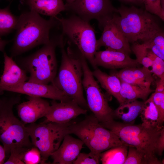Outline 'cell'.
<instances>
[{
    "label": "cell",
    "instance_id": "41",
    "mask_svg": "<svg viewBox=\"0 0 164 164\" xmlns=\"http://www.w3.org/2000/svg\"><path fill=\"white\" fill-rule=\"evenodd\" d=\"M126 2L131 3L137 5H141L143 4L142 0H121Z\"/></svg>",
    "mask_w": 164,
    "mask_h": 164
},
{
    "label": "cell",
    "instance_id": "19",
    "mask_svg": "<svg viewBox=\"0 0 164 164\" xmlns=\"http://www.w3.org/2000/svg\"><path fill=\"white\" fill-rule=\"evenodd\" d=\"M4 67L0 79V92L8 87L26 81L29 77L26 72L13 60L12 57L3 53Z\"/></svg>",
    "mask_w": 164,
    "mask_h": 164
},
{
    "label": "cell",
    "instance_id": "15",
    "mask_svg": "<svg viewBox=\"0 0 164 164\" xmlns=\"http://www.w3.org/2000/svg\"><path fill=\"white\" fill-rule=\"evenodd\" d=\"M94 62L97 68L101 66L111 69L138 67L140 64L136 59H132L129 55L108 49L97 51L95 54Z\"/></svg>",
    "mask_w": 164,
    "mask_h": 164
},
{
    "label": "cell",
    "instance_id": "4",
    "mask_svg": "<svg viewBox=\"0 0 164 164\" xmlns=\"http://www.w3.org/2000/svg\"><path fill=\"white\" fill-rule=\"evenodd\" d=\"M20 99L18 96L0 99V142L7 157L12 150L28 149L33 146L26 125L13 111Z\"/></svg>",
    "mask_w": 164,
    "mask_h": 164
},
{
    "label": "cell",
    "instance_id": "31",
    "mask_svg": "<svg viewBox=\"0 0 164 164\" xmlns=\"http://www.w3.org/2000/svg\"><path fill=\"white\" fill-rule=\"evenodd\" d=\"M100 153L92 151L89 153H80L73 164H97L100 160Z\"/></svg>",
    "mask_w": 164,
    "mask_h": 164
},
{
    "label": "cell",
    "instance_id": "39",
    "mask_svg": "<svg viewBox=\"0 0 164 164\" xmlns=\"http://www.w3.org/2000/svg\"><path fill=\"white\" fill-rule=\"evenodd\" d=\"M6 155L3 146L0 144V164H4L5 161Z\"/></svg>",
    "mask_w": 164,
    "mask_h": 164
},
{
    "label": "cell",
    "instance_id": "5",
    "mask_svg": "<svg viewBox=\"0 0 164 164\" xmlns=\"http://www.w3.org/2000/svg\"><path fill=\"white\" fill-rule=\"evenodd\" d=\"M63 39L62 34L51 38L41 48L19 60L20 67L29 74L27 81L43 84L53 82L57 70L56 49Z\"/></svg>",
    "mask_w": 164,
    "mask_h": 164
},
{
    "label": "cell",
    "instance_id": "11",
    "mask_svg": "<svg viewBox=\"0 0 164 164\" xmlns=\"http://www.w3.org/2000/svg\"><path fill=\"white\" fill-rule=\"evenodd\" d=\"M65 6V11L77 15L85 21L90 22L91 20L96 19L102 31L107 23L118 13V9L110 0H77L66 3Z\"/></svg>",
    "mask_w": 164,
    "mask_h": 164
},
{
    "label": "cell",
    "instance_id": "14",
    "mask_svg": "<svg viewBox=\"0 0 164 164\" xmlns=\"http://www.w3.org/2000/svg\"><path fill=\"white\" fill-rule=\"evenodd\" d=\"M87 111L73 100L59 102L53 100L44 121L66 123L80 114H86Z\"/></svg>",
    "mask_w": 164,
    "mask_h": 164
},
{
    "label": "cell",
    "instance_id": "21",
    "mask_svg": "<svg viewBox=\"0 0 164 164\" xmlns=\"http://www.w3.org/2000/svg\"><path fill=\"white\" fill-rule=\"evenodd\" d=\"M94 77L97 79L101 87L107 93L114 97L120 104L122 103L120 95L121 81L116 76L109 75L98 68L92 72Z\"/></svg>",
    "mask_w": 164,
    "mask_h": 164
},
{
    "label": "cell",
    "instance_id": "36",
    "mask_svg": "<svg viewBox=\"0 0 164 164\" xmlns=\"http://www.w3.org/2000/svg\"><path fill=\"white\" fill-rule=\"evenodd\" d=\"M142 43L156 55L164 60V54H163L159 48L154 44L150 39L142 42Z\"/></svg>",
    "mask_w": 164,
    "mask_h": 164
},
{
    "label": "cell",
    "instance_id": "8",
    "mask_svg": "<svg viewBox=\"0 0 164 164\" xmlns=\"http://www.w3.org/2000/svg\"><path fill=\"white\" fill-rule=\"evenodd\" d=\"M62 29V34L68 44L76 48L85 57L94 69L95 54L97 51L95 30L90 22L77 15L70 14L65 17L57 16Z\"/></svg>",
    "mask_w": 164,
    "mask_h": 164
},
{
    "label": "cell",
    "instance_id": "3",
    "mask_svg": "<svg viewBox=\"0 0 164 164\" xmlns=\"http://www.w3.org/2000/svg\"><path fill=\"white\" fill-rule=\"evenodd\" d=\"M100 124L117 135L123 144L128 146L134 147L144 152L150 164L162 163L155 154L159 139L164 129L163 125L154 128H147L141 124L133 125L114 120Z\"/></svg>",
    "mask_w": 164,
    "mask_h": 164
},
{
    "label": "cell",
    "instance_id": "1",
    "mask_svg": "<svg viewBox=\"0 0 164 164\" xmlns=\"http://www.w3.org/2000/svg\"><path fill=\"white\" fill-rule=\"evenodd\" d=\"M60 25L57 16L48 19L30 10L18 17L16 33L11 50V57L17 56L50 41V31Z\"/></svg>",
    "mask_w": 164,
    "mask_h": 164
},
{
    "label": "cell",
    "instance_id": "34",
    "mask_svg": "<svg viewBox=\"0 0 164 164\" xmlns=\"http://www.w3.org/2000/svg\"><path fill=\"white\" fill-rule=\"evenodd\" d=\"M28 149H17L11 151L9 158L4 164H25L23 161L25 152Z\"/></svg>",
    "mask_w": 164,
    "mask_h": 164
},
{
    "label": "cell",
    "instance_id": "28",
    "mask_svg": "<svg viewBox=\"0 0 164 164\" xmlns=\"http://www.w3.org/2000/svg\"><path fill=\"white\" fill-rule=\"evenodd\" d=\"M124 164H150L145 154L134 147L129 146Z\"/></svg>",
    "mask_w": 164,
    "mask_h": 164
},
{
    "label": "cell",
    "instance_id": "35",
    "mask_svg": "<svg viewBox=\"0 0 164 164\" xmlns=\"http://www.w3.org/2000/svg\"><path fill=\"white\" fill-rule=\"evenodd\" d=\"M161 52L164 54V33L162 30L150 39Z\"/></svg>",
    "mask_w": 164,
    "mask_h": 164
},
{
    "label": "cell",
    "instance_id": "2",
    "mask_svg": "<svg viewBox=\"0 0 164 164\" xmlns=\"http://www.w3.org/2000/svg\"><path fill=\"white\" fill-rule=\"evenodd\" d=\"M63 41L60 46L61 60L58 73L51 83L63 91L80 107L89 108L83 94V76L81 53L74 46L68 44L66 49Z\"/></svg>",
    "mask_w": 164,
    "mask_h": 164
},
{
    "label": "cell",
    "instance_id": "9",
    "mask_svg": "<svg viewBox=\"0 0 164 164\" xmlns=\"http://www.w3.org/2000/svg\"><path fill=\"white\" fill-rule=\"evenodd\" d=\"M72 122L61 124L44 121L26 126L33 146L40 152L41 163H45L50 155L58 148L65 136L68 134V128Z\"/></svg>",
    "mask_w": 164,
    "mask_h": 164
},
{
    "label": "cell",
    "instance_id": "7",
    "mask_svg": "<svg viewBox=\"0 0 164 164\" xmlns=\"http://www.w3.org/2000/svg\"><path fill=\"white\" fill-rule=\"evenodd\" d=\"M67 132L76 135L91 151L96 153L100 154L124 144L117 135L103 126L94 114L87 116L81 121L72 122L68 126Z\"/></svg>",
    "mask_w": 164,
    "mask_h": 164
},
{
    "label": "cell",
    "instance_id": "27",
    "mask_svg": "<svg viewBox=\"0 0 164 164\" xmlns=\"http://www.w3.org/2000/svg\"><path fill=\"white\" fill-rule=\"evenodd\" d=\"M131 49L136 57V60L139 64L147 68L152 66V61L147 56L146 47L144 44H141L135 42L133 43Z\"/></svg>",
    "mask_w": 164,
    "mask_h": 164
},
{
    "label": "cell",
    "instance_id": "22",
    "mask_svg": "<svg viewBox=\"0 0 164 164\" xmlns=\"http://www.w3.org/2000/svg\"><path fill=\"white\" fill-rule=\"evenodd\" d=\"M144 102L137 100L126 101L120 104L114 111L115 115L124 123L132 124L140 115L143 108Z\"/></svg>",
    "mask_w": 164,
    "mask_h": 164
},
{
    "label": "cell",
    "instance_id": "24",
    "mask_svg": "<svg viewBox=\"0 0 164 164\" xmlns=\"http://www.w3.org/2000/svg\"><path fill=\"white\" fill-rule=\"evenodd\" d=\"M142 125L147 128L160 126L158 110L152 99V95L144 102L143 109L140 114Z\"/></svg>",
    "mask_w": 164,
    "mask_h": 164
},
{
    "label": "cell",
    "instance_id": "37",
    "mask_svg": "<svg viewBox=\"0 0 164 164\" xmlns=\"http://www.w3.org/2000/svg\"><path fill=\"white\" fill-rule=\"evenodd\" d=\"M164 150V129L162 132L159 139L156 150V153L160 156Z\"/></svg>",
    "mask_w": 164,
    "mask_h": 164
},
{
    "label": "cell",
    "instance_id": "33",
    "mask_svg": "<svg viewBox=\"0 0 164 164\" xmlns=\"http://www.w3.org/2000/svg\"><path fill=\"white\" fill-rule=\"evenodd\" d=\"M23 161L25 164L41 163V156L38 148L33 146L26 150L24 154Z\"/></svg>",
    "mask_w": 164,
    "mask_h": 164
},
{
    "label": "cell",
    "instance_id": "6",
    "mask_svg": "<svg viewBox=\"0 0 164 164\" xmlns=\"http://www.w3.org/2000/svg\"><path fill=\"white\" fill-rule=\"evenodd\" d=\"M120 15H114L121 31L129 42H142L151 39L162 30L155 17L145 10L134 6H121L118 9Z\"/></svg>",
    "mask_w": 164,
    "mask_h": 164
},
{
    "label": "cell",
    "instance_id": "13",
    "mask_svg": "<svg viewBox=\"0 0 164 164\" xmlns=\"http://www.w3.org/2000/svg\"><path fill=\"white\" fill-rule=\"evenodd\" d=\"M102 31L101 36L97 40V50L102 46H105L129 55L132 52L129 43L121 31L114 16L106 24Z\"/></svg>",
    "mask_w": 164,
    "mask_h": 164
},
{
    "label": "cell",
    "instance_id": "12",
    "mask_svg": "<svg viewBox=\"0 0 164 164\" xmlns=\"http://www.w3.org/2000/svg\"><path fill=\"white\" fill-rule=\"evenodd\" d=\"M4 91L25 94L29 96L46 98L60 101L73 100L51 84H43L26 81L7 87Z\"/></svg>",
    "mask_w": 164,
    "mask_h": 164
},
{
    "label": "cell",
    "instance_id": "42",
    "mask_svg": "<svg viewBox=\"0 0 164 164\" xmlns=\"http://www.w3.org/2000/svg\"><path fill=\"white\" fill-rule=\"evenodd\" d=\"M66 4H69L77 0H66Z\"/></svg>",
    "mask_w": 164,
    "mask_h": 164
},
{
    "label": "cell",
    "instance_id": "10",
    "mask_svg": "<svg viewBox=\"0 0 164 164\" xmlns=\"http://www.w3.org/2000/svg\"><path fill=\"white\" fill-rule=\"evenodd\" d=\"M87 60L82 55L81 61L83 70L82 84L86 95L89 108L101 124L114 120V111L89 68Z\"/></svg>",
    "mask_w": 164,
    "mask_h": 164
},
{
    "label": "cell",
    "instance_id": "32",
    "mask_svg": "<svg viewBox=\"0 0 164 164\" xmlns=\"http://www.w3.org/2000/svg\"><path fill=\"white\" fill-rule=\"evenodd\" d=\"M151 95L153 101L158 112L159 124L162 125L164 121V91L155 92Z\"/></svg>",
    "mask_w": 164,
    "mask_h": 164
},
{
    "label": "cell",
    "instance_id": "25",
    "mask_svg": "<svg viewBox=\"0 0 164 164\" xmlns=\"http://www.w3.org/2000/svg\"><path fill=\"white\" fill-rule=\"evenodd\" d=\"M128 147L124 144L101 152L100 160L102 164H124L128 153Z\"/></svg>",
    "mask_w": 164,
    "mask_h": 164
},
{
    "label": "cell",
    "instance_id": "38",
    "mask_svg": "<svg viewBox=\"0 0 164 164\" xmlns=\"http://www.w3.org/2000/svg\"><path fill=\"white\" fill-rule=\"evenodd\" d=\"M156 87L155 92H162L164 91V80L160 79L155 82Z\"/></svg>",
    "mask_w": 164,
    "mask_h": 164
},
{
    "label": "cell",
    "instance_id": "26",
    "mask_svg": "<svg viewBox=\"0 0 164 164\" xmlns=\"http://www.w3.org/2000/svg\"><path fill=\"white\" fill-rule=\"evenodd\" d=\"M18 17L10 11L9 6L0 8V39L15 29Z\"/></svg>",
    "mask_w": 164,
    "mask_h": 164
},
{
    "label": "cell",
    "instance_id": "18",
    "mask_svg": "<svg viewBox=\"0 0 164 164\" xmlns=\"http://www.w3.org/2000/svg\"><path fill=\"white\" fill-rule=\"evenodd\" d=\"M152 73L151 70L144 67H128L111 73V74L116 76L121 81L147 90L151 89V85L154 81Z\"/></svg>",
    "mask_w": 164,
    "mask_h": 164
},
{
    "label": "cell",
    "instance_id": "17",
    "mask_svg": "<svg viewBox=\"0 0 164 164\" xmlns=\"http://www.w3.org/2000/svg\"><path fill=\"white\" fill-rule=\"evenodd\" d=\"M84 144L80 139L66 135L58 148L50 156L53 164H71L80 153Z\"/></svg>",
    "mask_w": 164,
    "mask_h": 164
},
{
    "label": "cell",
    "instance_id": "23",
    "mask_svg": "<svg viewBox=\"0 0 164 164\" xmlns=\"http://www.w3.org/2000/svg\"><path fill=\"white\" fill-rule=\"evenodd\" d=\"M121 81L120 95L122 103L141 99L145 101L154 91L143 89L137 85Z\"/></svg>",
    "mask_w": 164,
    "mask_h": 164
},
{
    "label": "cell",
    "instance_id": "40",
    "mask_svg": "<svg viewBox=\"0 0 164 164\" xmlns=\"http://www.w3.org/2000/svg\"><path fill=\"white\" fill-rule=\"evenodd\" d=\"M9 43V41L2 39H0V51L4 52L5 48L6 45Z\"/></svg>",
    "mask_w": 164,
    "mask_h": 164
},
{
    "label": "cell",
    "instance_id": "29",
    "mask_svg": "<svg viewBox=\"0 0 164 164\" xmlns=\"http://www.w3.org/2000/svg\"><path fill=\"white\" fill-rule=\"evenodd\" d=\"M145 46L147 56L152 61L151 70L152 73L156 75L160 79L164 80V60L156 55L150 49L146 46Z\"/></svg>",
    "mask_w": 164,
    "mask_h": 164
},
{
    "label": "cell",
    "instance_id": "30",
    "mask_svg": "<svg viewBox=\"0 0 164 164\" xmlns=\"http://www.w3.org/2000/svg\"><path fill=\"white\" fill-rule=\"evenodd\" d=\"M145 10L154 14L164 20V9L161 5V0H142Z\"/></svg>",
    "mask_w": 164,
    "mask_h": 164
},
{
    "label": "cell",
    "instance_id": "20",
    "mask_svg": "<svg viewBox=\"0 0 164 164\" xmlns=\"http://www.w3.org/2000/svg\"><path fill=\"white\" fill-rule=\"evenodd\" d=\"M30 10L39 14L55 17L65 11V4L62 0H26Z\"/></svg>",
    "mask_w": 164,
    "mask_h": 164
},
{
    "label": "cell",
    "instance_id": "16",
    "mask_svg": "<svg viewBox=\"0 0 164 164\" xmlns=\"http://www.w3.org/2000/svg\"><path fill=\"white\" fill-rule=\"evenodd\" d=\"M28 99L17 106L18 116L25 125L45 117L50 106L49 102L42 98L29 96Z\"/></svg>",
    "mask_w": 164,
    "mask_h": 164
}]
</instances>
